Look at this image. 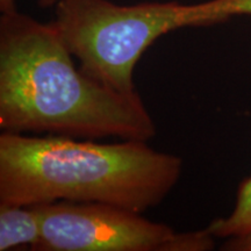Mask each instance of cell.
Returning a JSON list of instances; mask_svg holds the SVG:
<instances>
[{"label":"cell","instance_id":"obj_1","mask_svg":"<svg viewBox=\"0 0 251 251\" xmlns=\"http://www.w3.org/2000/svg\"><path fill=\"white\" fill-rule=\"evenodd\" d=\"M0 128L143 142L156 135L139 92H118L87 76L75 67L54 23L17 8L0 19Z\"/></svg>","mask_w":251,"mask_h":251},{"label":"cell","instance_id":"obj_2","mask_svg":"<svg viewBox=\"0 0 251 251\" xmlns=\"http://www.w3.org/2000/svg\"><path fill=\"white\" fill-rule=\"evenodd\" d=\"M178 156L143 141L98 143L77 137L0 136V203L102 202L143 213L181 176Z\"/></svg>","mask_w":251,"mask_h":251},{"label":"cell","instance_id":"obj_3","mask_svg":"<svg viewBox=\"0 0 251 251\" xmlns=\"http://www.w3.org/2000/svg\"><path fill=\"white\" fill-rule=\"evenodd\" d=\"M52 21L84 74L121 93H136L134 70L155 41L184 27L247 15L249 0L117 5L109 0H58Z\"/></svg>","mask_w":251,"mask_h":251},{"label":"cell","instance_id":"obj_4","mask_svg":"<svg viewBox=\"0 0 251 251\" xmlns=\"http://www.w3.org/2000/svg\"><path fill=\"white\" fill-rule=\"evenodd\" d=\"M41 219L36 251H205L207 229L176 233L141 213L109 203L55 201L35 205Z\"/></svg>","mask_w":251,"mask_h":251},{"label":"cell","instance_id":"obj_5","mask_svg":"<svg viewBox=\"0 0 251 251\" xmlns=\"http://www.w3.org/2000/svg\"><path fill=\"white\" fill-rule=\"evenodd\" d=\"M41 238V219L35 205L0 203V251L21 246L33 249Z\"/></svg>","mask_w":251,"mask_h":251},{"label":"cell","instance_id":"obj_6","mask_svg":"<svg viewBox=\"0 0 251 251\" xmlns=\"http://www.w3.org/2000/svg\"><path fill=\"white\" fill-rule=\"evenodd\" d=\"M214 237L231 238L251 230V176L241 183L236 203L227 218L215 219L206 228Z\"/></svg>","mask_w":251,"mask_h":251},{"label":"cell","instance_id":"obj_7","mask_svg":"<svg viewBox=\"0 0 251 251\" xmlns=\"http://www.w3.org/2000/svg\"><path fill=\"white\" fill-rule=\"evenodd\" d=\"M222 249L229 251H251V230L241 236L229 238Z\"/></svg>","mask_w":251,"mask_h":251},{"label":"cell","instance_id":"obj_8","mask_svg":"<svg viewBox=\"0 0 251 251\" xmlns=\"http://www.w3.org/2000/svg\"><path fill=\"white\" fill-rule=\"evenodd\" d=\"M57 1L58 0H39L40 5L43 7L57 4ZM0 9H1V13L15 9V0H0Z\"/></svg>","mask_w":251,"mask_h":251}]
</instances>
